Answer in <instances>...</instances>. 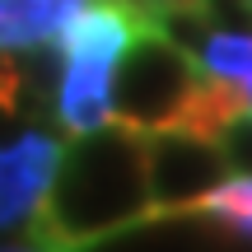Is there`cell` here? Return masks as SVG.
<instances>
[{
	"mask_svg": "<svg viewBox=\"0 0 252 252\" xmlns=\"http://www.w3.org/2000/svg\"><path fill=\"white\" fill-rule=\"evenodd\" d=\"M145 220H154L145 131L112 122L108 131L70 140L61 178L37 220L28 224V238L52 252H80Z\"/></svg>",
	"mask_w": 252,
	"mask_h": 252,
	"instance_id": "obj_1",
	"label": "cell"
},
{
	"mask_svg": "<svg viewBox=\"0 0 252 252\" xmlns=\"http://www.w3.org/2000/svg\"><path fill=\"white\" fill-rule=\"evenodd\" d=\"M154 28L135 0H94L70 28L61 47V70H56V126L70 140L94 131H108L117 122V70L122 56Z\"/></svg>",
	"mask_w": 252,
	"mask_h": 252,
	"instance_id": "obj_2",
	"label": "cell"
},
{
	"mask_svg": "<svg viewBox=\"0 0 252 252\" xmlns=\"http://www.w3.org/2000/svg\"><path fill=\"white\" fill-rule=\"evenodd\" d=\"M201 80H206V65L201 56L182 52L178 42L150 28L131 52L122 56L117 70V122L131 131H178L187 117L191 98H196Z\"/></svg>",
	"mask_w": 252,
	"mask_h": 252,
	"instance_id": "obj_3",
	"label": "cell"
},
{
	"mask_svg": "<svg viewBox=\"0 0 252 252\" xmlns=\"http://www.w3.org/2000/svg\"><path fill=\"white\" fill-rule=\"evenodd\" d=\"M145 159H150L154 220L196 215V206L229 178V159L220 150V140H206V135H191V131L145 135Z\"/></svg>",
	"mask_w": 252,
	"mask_h": 252,
	"instance_id": "obj_4",
	"label": "cell"
},
{
	"mask_svg": "<svg viewBox=\"0 0 252 252\" xmlns=\"http://www.w3.org/2000/svg\"><path fill=\"white\" fill-rule=\"evenodd\" d=\"M70 145L52 131H19L0 145V234L28 229L47 206Z\"/></svg>",
	"mask_w": 252,
	"mask_h": 252,
	"instance_id": "obj_5",
	"label": "cell"
},
{
	"mask_svg": "<svg viewBox=\"0 0 252 252\" xmlns=\"http://www.w3.org/2000/svg\"><path fill=\"white\" fill-rule=\"evenodd\" d=\"M94 0H0V52H56Z\"/></svg>",
	"mask_w": 252,
	"mask_h": 252,
	"instance_id": "obj_6",
	"label": "cell"
},
{
	"mask_svg": "<svg viewBox=\"0 0 252 252\" xmlns=\"http://www.w3.org/2000/svg\"><path fill=\"white\" fill-rule=\"evenodd\" d=\"M196 215H206L210 224H220V229H229V234L252 243V173H229L196 206Z\"/></svg>",
	"mask_w": 252,
	"mask_h": 252,
	"instance_id": "obj_7",
	"label": "cell"
},
{
	"mask_svg": "<svg viewBox=\"0 0 252 252\" xmlns=\"http://www.w3.org/2000/svg\"><path fill=\"white\" fill-rule=\"evenodd\" d=\"M201 65L210 75H224V80L243 84L248 103H252V33H238V28H215L210 42L201 47Z\"/></svg>",
	"mask_w": 252,
	"mask_h": 252,
	"instance_id": "obj_8",
	"label": "cell"
},
{
	"mask_svg": "<svg viewBox=\"0 0 252 252\" xmlns=\"http://www.w3.org/2000/svg\"><path fill=\"white\" fill-rule=\"evenodd\" d=\"M220 150L229 159V173H252V112H243V117L220 135Z\"/></svg>",
	"mask_w": 252,
	"mask_h": 252,
	"instance_id": "obj_9",
	"label": "cell"
},
{
	"mask_svg": "<svg viewBox=\"0 0 252 252\" xmlns=\"http://www.w3.org/2000/svg\"><path fill=\"white\" fill-rule=\"evenodd\" d=\"M0 252H52V248H42L37 238H24V243H14V248H0Z\"/></svg>",
	"mask_w": 252,
	"mask_h": 252,
	"instance_id": "obj_10",
	"label": "cell"
},
{
	"mask_svg": "<svg viewBox=\"0 0 252 252\" xmlns=\"http://www.w3.org/2000/svg\"><path fill=\"white\" fill-rule=\"evenodd\" d=\"M243 9H248V14H252V0H243Z\"/></svg>",
	"mask_w": 252,
	"mask_h": 252,
	"instance_id": "obj_11",
	"label": "cell"
}]
</instances>
